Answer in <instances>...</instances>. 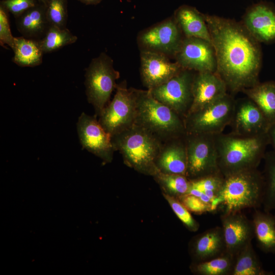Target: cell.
<instances>
[{
    "label": "cell",
    "instance_id": "cell-1",
    "mask_svg": "<svg viewBox=\"0 0 275 275\" xmlns=\"http://www.w3.org/2000/svg\"><path fill=\"white\" fill-rule=\"evenodd\" d=\"M214 48L216 73L227 90L236 93L258 84L261 66L259 42L242 22L204 14Z\"/></svg>",
    "mask_w": 275,
    "mask_h": 275
},
{
    "label": "cell",
    "instance_id": "cell-2",
    "mask_svg": "<svg viewBox=\"0 0 275 275\" xmlns=\"http://www.w3.org/2000/svg\"><path fill=\"white\" fill-rule=\"evenodd\" d=\"M215 140L218 169L224 177L257 168L269 144L267 133L246 136L222 133Z\"/></svg>",
    "mask_w": 275,
    "mask_h": 275
},
{
    "label": "cell",
    "instance_id": "cell-3",
    "mask_svg": "<svg viewBox=\"0 0 275 275\" xmlns=\"http://www.w3.org/2000/svg\"><path fill=\"white\" fill-rule=\"evenodd\" d=\"M264 179L257 168L224 177L217 197L211 204L212 212L221 208L223 214L240 212L262 204Z\"/></svg>",
    "mask_w": 275,
    "mask_h": 275
},
{
    "label": "cell",
    "instance_id": "cell-4",
    "mask_svg": "<svg viewBox=\"0 0 275 275\" xmlns=\"http://www.w3.org/2000/svg\"><path fill=\"white\" fill-rule=\"evenodd\" d=\"M112 142L128 167L153 176L159 171L156 161L163 142L144 128L134 124L112 136Z\"/></svg>",
    "mask_w": 275,
    "mask_h": 275
},
{
    "label": "cell",
    "instance_id": "cell-5",
    "mask_svg": "<svg viewBox=\"0 0 275 275\" xmlns=\"http://www.w3.org/2000/svg\"><path fill=\"white\" fill-rule=\"evenodd\" d=\"M135 124L163 143L186 134L183 119L154 98L148 90H139Z\"/></svg>",
    "mask_w": 275,
    "mask_h": 275
},
{
    "label": "cell",
    "instance_id": "cell-6",
    "mask_svg": "<svg viewBox=\"0 0 275 275\" xmlns=\"http://www.w3.org/2000/svg\"><path fill=\"white\" fill-rule=\"evenodd\" d=\"M119 77V72L114 68L113 60L104 52L93 59L86 68V95L88 102L94 107L96 116H99L109 102Z\"/></svg>",
    "mask_w": 275,
    "mask_h": 275
},
{
    "label": "cell",
    "instance_id": "cell-7",
    "mask_svg": "<svg viewBox=\"0 0 275 275\" xmlns=\"http://www.w3.org/2000/svg\"><path fill=\"white\" fill-rule=\"evenodd\" d=\"M235 100L228 93L216 101L186 115L187 134L216 135L223 133L232 121Z\"/></svg>",
    "mask_w": 275,
    "mask_h": 275
},
{
    "label": "cell",
    "instance_id": "cell-8",
    "mask_svg": "<svg viewBox=\"0 0 275 275\" xmlns=\"http://www.w3.org/2000/svg\"><path fill=\"white\" fill-rule=\"evenodd\" d=\"M113 100L99 115V122L111 136L135 124L139 90L127 88L126 81L117 85Z\"/></svg>",
    "mask_w": 275,
    "mask_h": 275
},
{
    "label": "cell",
    "instance_id": "cell-9",
    "mask_svg": "<svg viewBox=\"0 0 275 275\" xmlns=\"http://www.w3.org/2000/svg\"><path fill=\"white\" fill-rule=\"evenodd\" d=\"M186 176L194 180L220 173L215 135L186 134Z\"/></svg>",
    "mask_w": 275,
    "mask_h": 275
},
{
    "label": "cell",
    "instance_id": "cell-10",
    "mask_svg": "<svg viewBox=\"0 0 275 275\" xmlns=\"http://www.w3.org/2000/svg\"><path fill=\"white\" fill-rule=\"evenodd\" d=\"M192 71L182 69L162 85L149 90L152 96L184 119L193 100Z\"/></svg>",
    "mask_w": 275,
    "mask_h": 275
},
{
    "label": "cell",
    "instance_id": "cell-11",
    "mask_svg": "<svg viewBox=\"0 0 275 275\" xmlns=\"http://www.w3.org/2000/svg\"><path fill=\"white\" fill-rule=\"evenodd\" d=\"M174 18L167 19L142 32L138 37L141 50H149L175 57L184 38Z\"/></svg>",
    "mask_w": 275,
    "mask_h": 275
},
{
    "label": "cell",
    "instance_id": "cell-12",
    "mask_svg": "<svg viewBox=\"0 0 275 275\" xmlns=\"http://www.w3.org/2000/svg\"><path fill=\"white\" fill-rule=\"evenodd\" d=\"M174 58L183 69L197 72H216L217 64L211 42L195 37H185Z\"/></svg>",
    "mask_w": 275,
    "mask_h": 275
},
{
    "label": "cell",
    "instance_id": "cell-13",
    "mask_svg": "<svg viewBox=\"0 0 275 275\" xmlns=\"http://www.w3.org/2000/svg\"><path fill=\"white\" fill-rule=\"evenodd\" d=\"M77 130L83 148L105 162L112 161L115 150L112 136L104 129L96 117L82 113L78 118Z\"/></svg>",
    "mask_w": 275,
    "mask_h": 275
},
{
    "label": "cell",
    "instance_id": "cell-14",
    "mask_svg": "<svg viewBox=\"0 0 275 275\" xmlns=\"http://www.w3.org/2000/svg\"><path fill=\"white\" fill-rule=\"evenodd\" d=\"M168 56L149 50L141 51V75L144 85L151 90L166 82L183 69Z\"/></svg>",
    "mask_w": 275,
    "mask_h": 275
},
{
    "label": "cell",
    "instance_id": "cell-15",
    "mask_svg": "<svg viewBox=\"0 0 275 275\" xmlns=\"http://www.w3.org/2000/svg\"><path fill=\"white\" fill-rule=\"evenodd\" d=\"M231 132L241 136L267 133L269 124L261 109L249 98L235 101Z\"/></svg>",
    "mask_w": 275,
    "mask_h": 275
},
{
    "label": "cell",
    "instance_id": "cell-16",
    "mask_svg": "<svg viewBox=\"0 0 275 275\" xmlns=\"http://www.w3.org/2000/svg\"><path fill=\"white\" fill-rule=\"evenodd\" d=\"M221 221L226 253L235 259L240 252L252 242L254 236L253 222L240 212L223 214Z\"/></svg>",
    "mask_w": 275,
    "mask_h": 275
},
{
    "label": "cell",
    "instance_id": "cell-17",
    "mask_svg": "<svg viewBox=\"0 0 275 275\" xmlns=\"http://www.w3.org/2000/svg\"><path fill=\"white\" fill-rule=\"evenodd\" d=\"M227 91L226 84L215 72H197L194 76L193 100L187 114L220 99Z\"/></svg>",
    "mask_w": 275,
    "mask_h": 275
},
{
    "label": "cell",
    "instance_id": "cell-18",
    "mask_svg": "<svg viewBox=\"0 0 275 275\" xmlns=\"http://www.w3.org/2000/svg\"><path fill=\"white\" fill-rule=\"evenodd\" d=\"M241 22L259 43L275 40V11L268 5L259 3L249 7Z\"/></svg>",
    "mask_w": 275,
    "mask_h": 275
},
{
    "label": "cell",
    "instance_id": "cell-19",
    "mask_svg": "<svg viewBox=\"0 0 275 275\" xmlns=\"http://www.w3.org/2000/svg\"><path fill=\"white\" fill-rule=\"evenodd\" d=\"M185 136L173 139L163 143L156 161V167L160 172L186 176Z\"/></svg>",
    "mask_w": 275,
    "mask_h": 275
},
{
    "label": "cell",
    "instance_id": "cell-20",
    "mask_svg": "<svg viewBox=\"0 0 275 275\" xmlns=\"http://www.w3.org/2000/svg\"><path fill=\"white\" fill-rule=\"evenodd\" d=\"M15 19L17 28L23 37L38 41L50 26L46 14V5L39 2Z\"/></svg>",
    "mask_w": 275,
    "mask_h": 275
},
{
    "label": "cell",
    "instance_id": "cell-21",
    "mask_svg": "<svg viewBox=\"0 0 275 275\" xmlns=\"http://www.w3.org/2000/svg\"><path fill=\"white\" fill-rule=\"evenodd\" d=\"M226 252L222 227L211 228L199 235L193 243L192 249L197 263L216 258Z\"/></svg>",
    "mask_w": 275,
    "mask_h": 275
},
{
    "label": "cell",
    "instance_id": "cell-22",
    "mask_svg": "<svg viewBox=\"0 0 275 275\" xmlns=\"http://www.w3.org/2000/svg\"><path fill=\"white\" fill-rule=\"evenodd\" d=\"M185 37H195L211 42L204 14L196 8L182 5L176 10L173 17Z\"/></svg>",
    "mask_w": 275,
    "mask_h": 275
},
{
    "label": "cell",
    "instance_id": "cell-23",
    "mask_svg": "<svg viewBox=\"0 0 275 275\" xmlns=\"http://www.w3.org/2000/svg\"><path fill=\"white\" fill-rule=\"evenodd\" d=\"M252 222L260 249L265 253L275 254V215L256 210Z\"/></svg>",
    "mask_w": 275,
    "mask_h": 275
},
{
    "label": "cell",
    "instance_id": "cell-24",
    "mask_svg": "<svg viewBox=\"0 0 275 275\" xmlns=\"http://www.w3.org/2000/svg\"><path fill=\"white\" fill-rule=\"evenodd\" d=\"M243 92L261 109L269 126L275 122V82H259Z\"/></svg>",
    "mask_w": 275,
    "mask_h": 275
},
{
    "label": "cell",
    "instance_id": "cell-25",
    "mask_svg": "<svg viewBox=\"0 0 275 275\" xmlns=\"http://www.w3.org/2000/svg\"><path fill=\"white\" fill-rule=\"evenodd\" d=\"M13 62L20 67H35L42 62L43 52L38 40L14 37Z\"/></svg>",
    "mask_w": 275,
    "mask_h": 275
},
{
    "label": "cell",
    "instance_id": "cell-26",
    "mask_svg": "<svg viewBox=\"0 0 275 275\" xmlns=\"http://www.w3.org/2000/svg\"><path fill=\"white\" fill-rule=\"evenodd\" d=\"M224 176L220 173L190 180V186L187 194L199 198L210 205L217 197L222 186ZM212 209V208H211Z\"/></svg>",
    "mask_w": 275,
    "mask_h": 275
},
{
    "label": "cell",
    "instance_id": "cell-27",
    "mask_svg": "<svg viewBox=\"0 0 275 275\" xmlns=\"http://www.w3.org/2000/svg\"><path fill=\"white\" fill-rule=\"evenodd\" d=\"M253 249L252 242L237 255L231 275H266Z\"/></svg>",
    "mask_w": 275,
    "mask_h": 275
},
{
    "label": "cell",
    "instance_id": "cell-28",
    "mask_svg": "<svg viewBox=\"0 0 275 275\" xmlns=\"http://www.w3.org/2000/svg\"><path fill=\"white\" fill-rule=\"evenodd\" d=\"M77 39L68 29L50 25L43 38L39 40L44 53H50L75 43Z\"/></svg>",
    "mask_w": 275,
    "mask_h": 275
},
{
    "label": "cell",
    "instance_id": "cell-29",
    "mask_svg": "<svg viewBox=\"0 0 275 275\" xmlns=\"http://www.w3.org/2000/svg\"><path fill=\"white\" fill-rule=\"evenodd\" d=\"M264 172V191L262 205L264 211L270 212L275 209V153H266Z\"/></svg>",
    "mask_w": 275,
    "mask_h": 275
},
{
    "label": "cell",
    "instance_id": "cell-30",
    "mask_svg": "<svg viewBox=\"0 0 275 275\" xmlns=\"http://www.w3.org/2000/svg\"><path fill=\"white\" fill-rule=\"evenodd\" d=\"M234 262L235 258L226 252L216 258L196 263L193 269L201 275H231Z\"/></svg>",
    "mask_w": 275,
    "mask_h": 275
},
{
    "label": "cell",
    "instance_id": "cell-31",
    "mask_svg": "<svg viewBox=\"0 0 275 275\" xmlns=\"http://www.w3.org/2000/svg\"><path fill=\"white\" fill-rule=\"evenodd\" d=\"M153 177L164 193L177 198L187 194L190 188V181L184 175L166 174L159 171Z\"/></svg>",
    "mask_w": 275,
    "mask_h": 275
},
{
    "label": "cell",
    "instance_id": "cell-32",
    "mask_svg": "<svg viewBox=\"0 0 275 275\" xmlns=\"http://www.w3.org/2000/svg\"><path fill=\"white\" fill-rule=\"evenodd\" d=\"M46 14L50 25L66 28L68 19L67 0H47Z\"/></svg>",
    "mask_w": 275,
    "mask_h": 275
},
{
    "label": "cell",
    "instance_id": "cell-33",
    "mask_svg": "<svg viewBox=\"0 0 275 275\" xmlns=\"http://www.w3.org/2000/svg\"><path fill=\"white\" fill-rule=\"evenodd\" d=\"M163 196L168 201L174 212L190 231L195 232L199 229V224L193 217L189 211L181 201L176 197L163 193Z\"/></svg>",
    "mask_w": 275,
    "mask_h": 275
},
{
    "label": "cell",
    "instance_id": "cell-34",
    "mask_svg": "<svg viewBox=\"0 0 275 275\" xmlns=\"http://www.w3.org/2000/svg\"><path fill=\"white\" fill-rule=\"evenodd\" d=\"M0 44L5 47L7 45L12 49L14 47V37L11 33L9 12L0 5Z\"/></svg>",
    "mask_w": 275,
    "mask_h": 275
},
{
    "label": "cell",
    "instance_id": "cell-35",
    "mask_svg": "<svg viewBox=\"0 0 275 275\" xmlns=\"http://www.w3.org/2000/svg\"><path fill=\"white\" fill-rule=\"evenodd\" d=\"M38 2L37 0H2L0 5L16 18Z\"/></svg>",
    "mask_w": 275,
    "mask_h": 275
},
{
    "label": "cell",
    "instance_id": "cell-36",
    "mask_svg": "<svg viewBox=\"0 0 275 275\" xmlns=\"http://www.w3.org/2000/svg\"><path fill=\"white\" fill-rule=\"evenodd\" d=\"M178 199L190 212L198 214L212 212L210 205L195 196L186 194L179 197Z\"/></svg>",
    "mask_w": 275,
    "mask_h": 275
},
{
    "label": "cell",
    "instance_id": "cell-37",
    "mask_svg": "<svg viewBox=\"0 0 275 275\" xmlns=\"http://www.w3.org/2000/svg\"><path fill=\"white\" fill-rule=\"evenodd\" d=\"M266 133L269 144L271 146L272 151L275 153V122L269 127Z\"/></svg>",
    "mask_w": 275,
    "mask_h": 275
},
{
    "label": "cell",
    "instance_id": "cell-38",
    "mask_svg": "<svg viewBox=\"0 0 275 275\" xmlns=\"http://www.w3.org/2000/svg\"><path fill=\"white\" fill-rule=\"evenodd\" d=\"M87 5H95L99 4L102 0H78Z\"/></svg>",
    "mask_w": 275,
    "mask_h": 275
},
{
    "label": "cell",
    "instance_id": "cell-39",
    "mask_svg": "<svg viewBox=\"0 0 275 275\" xmlns=\"http://www.w3.org/2000/svg\"><path fill=\"white\" fill-rule=\"evenodd\" d=\"M38 2L42 3L46 5L47 0H37Z\"/></svg>",
    "mask_w": 275,
    "mask_h": 275
}]
</instances>
